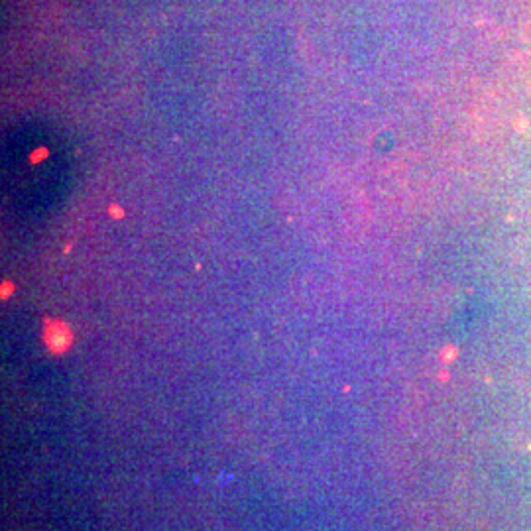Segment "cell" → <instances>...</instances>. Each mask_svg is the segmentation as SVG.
Listing matches in <instances>:
<instances>
[{
    "label": "cell",
    "instance_id": "cell-1",
    "mask_svg": "<svg viewBox=\"0 0 531 531\" xmlns=\"http://www.w3.org/2000/svg\"><path fill=\"white\" fill-rule=\"evenodd\" d=\"M45 343L54 352H63L71 345V332L63 323H50L43 332Z\"/></svg>",
    "mask_w": 531,
    "mask_h": 531
}]
</instances>
